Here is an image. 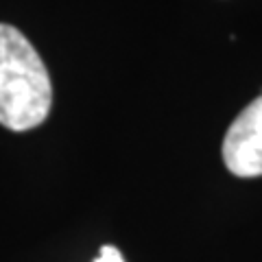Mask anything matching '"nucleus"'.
<instances>
[{"mask_svg":"<svg viewBox=\"0 0 262 262\" xmlns=\"http://www.w3.org/2000/svg\"><path fill=\"white\" fill-rule=\"evenodd\" d=\"M53 107V83L39 53L11 24H0V125L39 127Z\"/></svg>","mask_w":262,"mask_h":262,"instance_id":"obj_1","label":"nucleus"},{"mask_svg":"<svg viewBox=\"0 0 262 262\" xmlns=\"http://www.w3.org/2000/svg\"><path fill=\"white\" fill-rule=\"evenodd\" d=\"M223 162L238 177L262 175V94L229 125L223 140Z\"/></svg>","mask_w":262,"mask_h":262,"instance_id":"obj_2","label":"nucleus"},{"mask_svg":"<svg viewBox=\"0 0 262 262\" xmlns=\"http://www.w3.org/2000/svg\"><path fill=\"white\" fill-rule=\"evenodd\" d=\"M94 262H125V258H122V253L116 247L105 245V247H101V251H98Z\"/></svg>","mask_w":262,"mask_h":262,"instance_id":"obj_3","label":"nucleus"}]
</instances>
